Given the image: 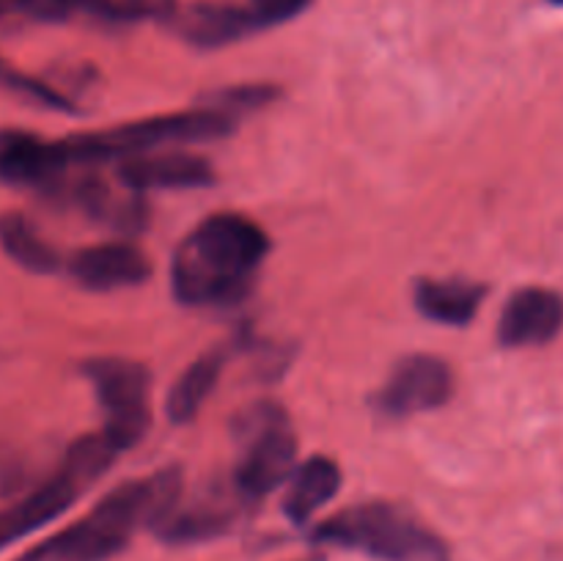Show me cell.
I'll return each instance as SVG.
<instances>
[{"mask_svg":"<svg viewBox=\"0 0 563 561\" xmlns=\"http://www.w3.org/2000/svg\"><path fill=\"white\" fill-rule=\"evenodd\" d=\"M212 179V165L198 154L146 152L119 160V182L135 193L154 187H201Z\"/></svg>","mask_w":563,"mask_h":561,"instance_id":"13","label":"cell"},{"mask_svg":"<svg viewBox=\"0 0 563 561\" xmlns=\"http://www.w3.org/2000/svg\"><path fill=\"white\" fill-rule=\"evenodd\" d=\"M82 372L104 410V438L119 451L141 443L152 424L146 369L126 358H93L82 363Z\"/></svg>","mask_w":563,"mask_h":561,"instance_id":"7","label":"cell"},{"mask_svg":"<svg viewBox=\"0 0 563 561\" xmlns=\"http://www.w3.org/2000/svg\"><path fill=\"white\" fill-rule=\"evenodd\" d=\"M181 495L179 471H163L115 487L86 517L22 553L16 561H108L130 544L143 526L159 517Z\"/></svg>","mask_w":563,"mask_h":561,"instance_id":"2","label":"cell"},{"mask_svg":"<svg viewBox=\"0 0 563 561\" xmlns=\"http://www.w3.org/2000/svg\"><path fill=\"white\" fill-rule=\"evenodd\" d=\"M242 504L245 501L240 498L236 487H231V493L229 490H209L192 501H181L179 495L154 528H157L159 539L170 544L203 542V539L229 531L240 515Z\"/></svg>","mask_w":563,"mask_h":561,"instance_id":"9","label":"cell"},{"mask_svg":"<svg viewBox=\"0 0 563 561\" xmlns=\"http://www.w3.org/2000/svg\"><path fill=\"white\" fill-rule=\"evenodd\" d=\"M80 6V0H0V14H22L38 22H60Z\"/></svg>","mask_w":563,"mask_h":561,"instance_id":"22","label":"cell"},{"mask_svg":"<svg viewBox=\"0 0 563 561\" xmlns=\"http://www.w3.org/2000/svg\"><path fill=\"white\" fill-rule=\"evenodd\" d=\"M231 130V116L212 108L185 110V113L154 116V119L132 121L108 132L75 135L60 141L69 165H93L102 160H124L135 154L154 152L165 143L209 141Z\"/></svg>","mask_w":563,"mask_h":561,"instance_id":"5","label":"cell"},{"mask_svg":"<svg viewBox=\"0 0 563 561\" xmlns=\"http://www.w3.org/2000/svg\"><path fill=\"white\" fill-rule=\"evenodd\" d=\"M179 31L198 47H220L262 31L247 6L196 3L181 14Z\"/></svg>","mask_w":563,"mask_h":561,"instance_id":"14","label":"cell"},{"mask_svg":"<svg viewBox=\"0 0 563 561\" xmlns=\"http://www.w3.org/2000/svg\"><path fill=\"white\" fill-rule=\"evenodd\" d=\"M69 168L60 141L49 143L31 132L0 130V179L11 185L53 187Z\"/></svg>","mask_w":563,"mask_h":561,"instance_id":"11","label":"cell"},{"mask_svg":"<svg viewBox=\"0 0 563 561\" xmlns=\"http://www.w3.org/2000/svg\"><path fill=\"white\" fill-rule=\"evenodd\" d=\"M269 251V240L256 220L236 212L209 215L176 248L174 295L185 306H225L251 292L253 278Z\"/></svg>","mask_w":563,"mask_h":561,"instance_id":"1","label":"cell"},{"mask_svg":"<svg viewBox=\"0 0 563 561\" xmlns=\"http://www.w3.org/2000/svg\"><path fill=\"white\" fill-rule=\"evenodd\" d=\"M115 454L119 449L102 432L75 440L55 476H49L42 487L16 501L14 506L0 509V550L64 515L80 498V493H86L113 465Z\"/></svg>","mask_w":563,"mask_h":561,"instance_id":"4","label":"cell"},{"mask_svg":"<svg viewBox=\"0 0 563 561\" xmlns=\"http://www.w3.org/2000/svg\"><path fill=\"white\" fill-rule=\"evenodd\" d=\"M550 3H555V6H563V0H550Z\"/></svg>","mask_w":563,"mask_h":561,"instance_id":"25","label":"cell"},{"mask_svg":"<svg viewBox=\"0 0 563 561\" xmlns=\"http://www.w3.org/2000/svg\"><path fill=\"white\" fill-rule=\"evenodd\" d=\"M75 198L86 209V215L113 226V229L132 231L143 223V204L137 201V193H115L99 176H86L82 182H77Z\"/></svg>","mask_w":563,"mask_h":561,"instance_id":"18","label":"cell"},{"mask_svg":"<svg viewBox=\"0 0 563 561\" xmlns=\"http://www.w3.org/2000/svg\"><path fill=\"white\" fill-rule=\"evenodd\" d=\"M341 487V471L330 457H311L291 476L284 498V512L295 526H306Z\"/></svg>","mask_w":563,"mask_h":561,"instance_id":"16","label":"cell"},{"mask_svg":"<svg viewBox=\"0 0 563 561\" xmlns=\"http://www.w3.org/2000/svg\"><path fill=\"white\" fill-rule=\"evenodd\" d=\"M0 86L9 88L11 94H20L22 99H31V102H38L42 108H53V110H64V113H75L69 99L64 94L55 91L53 86L47 82L36 80V77L25 75V72L14 69L9 61L0 58Z\"/></svg>","mask_w":563,"mask_h":561,"instance_id":"20","label":"cell"},{"mask_svg":"<svg viewBox=\"0 0 563 561\" xmlns=\"http://www.w3.org/2000/svg\"><path fill=\"white\" fill-rule=\"evenodd\" d=\"M451 394H454V374L449 363L434 355H410L396 363L374 405L385 416H412L445 405Z\"/></svg>","mask_w":563,"mask_h":561,"instance_id":"8","label":"cell"},{"mask_svg":"<svg viewBox=\"0 0 563 561\" xmlns=\"http://www.w3.org/2000/svg\"><path fill=\"white\" fill-rule=\"evenodd\" d=\"M148 262L135 245L126 242H104L77 251L69 258L71 278L93 292H113L124 286H137L148 278Z\"/></svg>","mask_w":563,"mask_h":561,"instance_id":"12","label":"cell"},{"mask_svg":"<svg viewBox=\"0 0 563 561\" xmlns=\"http://www.w3.org/2000/svg\"><path fill=\"white\" fill-rule=\"evenodd\" d=\"M278 94L280 91L275 86H234L223 88V91H214L212 97L207 99V108L231 116L234 110L262 108V105H267L269 99H275Z\"/></svg>","mask_w":563,"mask_h":561,"instance_id":"21","label":"cell"},{"mask_svg":"<svg viewBox=\"0 0 563 561\" xmlns=\"http://www.w3.org/2000/svg\"><path fill=\"white\" fill-rule=\"evenodd\" d=\"M484 289L465 278H421L416 284V306L423 317L443 324H467L482 306Z\"/></svg>","mask_w":563,"mask_h":561,"instance_id":"15","label":"cell"},{"mask_svg":"<svg viewBox=\"0 0 563 561\" xmlns=\"http://www.w3.org/2000/svg\"><path fill=\"white\" fill-rule=\"evenodd\" d=\"M313 542L355 550L377 561H451V550L432 528L396 504L368 501L328 517L313 528Z\"/></svg>","mask_w":563,"mask_h":561,"instance_id":"3","label":"cell"},{"mask_svg":"<svg viewBox=\"0 0 563 561\" xmlns=\"http://www.w3.org/2000/svg\"><path fill=\"white\" fill-rule=\"evenodd\" d=\"M0 245L9 253L11 262L20 264L27 273L47 275L55 273L60 264L55 248L44 242V237L22 215H3L0 218Z\"/></svg>","mask_w":563,"mask_h":561,"instance_id":"19","label":"cell"},{"mask_svg":"<svg viewBox=\"0 0 563 561\" xmlns=\"http://www.w3.org/2000/svg\"><path fill=\"white\" fill-rule=\"evenodd\" d=\"M80 6L115 20H132L148 9V0H80Z\"/></svg>","mask_w":563,"mask_h":561,"instance_id":"24","label":"cell"},{"mask_svg":"<svg viewBox=\"0 0 563 561\" xmlns=\"http://www.w3.org/2000/svg\"><path fill=\"white\" fill-rule=\"evenodd\" d=\"M311 0H247V9L256 16L258 28H273L278 22L291 20V16L300 14Z\"/></svg>","mask_w":563,"mask_h":561,"instance_id":"23","label":"cell"},{"mask_svg":"<svg viewBox=\"0 0 563 561\" xmlns=\"http://www.w3.org/2000/svg\"><path fill=\"white\" fill-rule=\"evenodd\" d=\"M240 440L242 457L236 462L234 487L245 504H253L289 479L297 457V438L280 407L256 405L240 418Z\"/></svg>","mask_w":563,"mask_h":561,"instance_id":"6","label":"cell"},{"mask_svg":"<svg viewBox=\"0 0 563 561\" xmlns=\"http://www.w3.org/2000/svg\"><path fill=\"white\" fill-rule=\"evenodd\" d=\"M223 363H225L223 352L212 350L185 369V374L176 380L174 388H170L168 394V402H165V413H168L170 421L185 424L198 416L203 402H207L209 394H212L214 383L220 380Z\"/></svg>","mask_w":563,"mask_h":561,"instance_id":"17","label":"cell"},{"mask_svg":"<svg viewBox=\"0 0 563 561\" xmlns=\"http://www.w3.org/2000/svg\"><path fill=\"white\" fill-rule=\"evenodd\" d=\"M563 328V297L544 286H526L506 302L498 322L504 346H539L553 341Z\"/></svg>","mask_w":563,"mask_h":561,"instance_id":"10","label":"cell"}]
</instances>
